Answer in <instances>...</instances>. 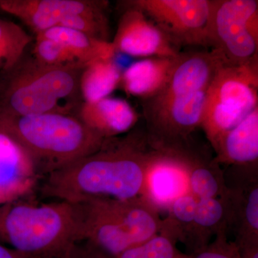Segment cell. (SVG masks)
<instances>
[{
    "mask_svg": "<svg viewBox=\"0 0 258 258\" xmlns=\"http://www.w3.org/2000/svg\"><path fill=\"white\" fill-rule=\"evenodd\" d=\"M157 156L145 129L133 128L105 139L96 152L47 174L40 192L75 205L141 198L148 169Z\"/></svg>",
    "mask_w": 258,
    "mask_h": 258,
    "instance_id": "6da1fadb",
    "label": "cell"
},
{
    "mask_svg": "<svg viewBox=\"0 0 258 258\" xmlns=\"http://www.w3.org/2000/svg\"><path fill=\"white\" fill-rule=\"evenodd\" d=\"M0 134L20 152L36 176H46L96 152L105 139L76 115L0 113Z\"/></svg>",
    "mask_w": 258,
    "mask_h": 258,
    "instance_id": "7a4b0ae2",
    "label": "cell"
},
{
    "mask_svg": "<svg viewBox=\"0 0 258 258\" xmlns=\"http://www.w3.org/2000/svg\"><path fill=\"white\" fill-rule=\"evenodd\" d=\"M83 241L79 205L19 198L0 205V244L25 258H61Z\"/></svg>",
    "mask_w": 258,
    "mask_h": 258,
    "instance_id": "3957f363",
    "label": "cell"
},
{
    "mask_svg": "<svg viewBox=\"0 0 258 258\" xmlns=\"http://www.w3.org/2000/svg\"><path fill=\"white\" fill-rule=\"evenodd\" d=\"M84 69L57 67L23 57L0 74V113L76 115L84 103L81 90Z\"/></svg>",
    "mask_w": 258,
    "mask_h": 258,
    "instance_id": "277c9868",
    "label": "cell"
},
{
    "mask_svg": "<svg viewBox=\"0 0 258 258\" xmlns=\"http://www.w3.org/2000/svg\"><path fill=\"white\" fill-rule=\"evenodd\" d=\"M83 241L105 258H115L160 232L159 213L143 199L80 204Z\"/></svg>",
    "mask_w": 258,
    "mask_h": 258,
    "instance_id": "5b68a950",
    "label": "cell"
},
{
    "mask_svg": "<svg viewBox=\"0 0 258 258\" xmlns=\"http://www.w3.org/2000/svg\"><path fill=\"white\" fill-rule=\"evenodd\" d=\"M257 107L258 60L224 64L209 86L201 123L212 149Z\"/></svg>",
    "mask_w": 258,
    "mask_h": 258,
    "instance_id": "8992f818",
    "label": "cell"
},
{
    "mask_svg": "<svg viewBox=\"0 0 258 258\" xmlns=\"http://www.w3.org/2000/svg\"><path fill=\"white\" fill-rule=\"evenodd\" d=\"M208 47L220 52L226 64L258 60V1L212 0Z\"/></svg>",
    "mask_w": 258,
    "mask_h": 258,
    "instance_id": "52a82bcc",
    "label": "cell"
},
{
    "mask_svg": "<svg viewBox=\"0 0 258 258\" xmlns=\"http://www.w3.org/2000/svg\"><path fill=\"white\" fill-rule=\"evenodd\" d=\"M179 47L208 49L212 0H130Z\"/></svg>",
    "mask_w": 258,
    "mask_h": 258,
    "instance_id": "ba28073f",
    "label": "cell"
},
{
    "mask_svg": "<svg viewBox=\"0 0 258 258\" xmlns=\"http://www.w3.org/2000/svg\"><path fill=\"white\" fill-rule=\"evenodd\" d=\"M225 201L237 247L258 244V164L228 166L224 171Z\"/></svg>",
    "mask_w": 258,
    "mask_h": 258,
    "instance_id": "9c48e42d",
    "label": "cell"
},
{
    "mask_svg": "<svg viewBox=\"0 0 258 258\" xmlns=\"http://www.w3.org/2000/svg\"><path fill=\"white\" fill-rule=\"evenodd\" d=\"M123 4L125 10L111 42L115 53L147 57H175L181 53V47L142 10Z\"/></svg>",
    "mask_w": 258,
    "mask_h": 258,
    "instance_id": "30bf717a",
    "label": "cell"
},
{
    "mask_svg": "<svg viewBox=\"0 0 258 258\" xmlns=\"http://www.w3.org/2000/svg\"><path fill=\"white\" fill-rule=\"evenodd\" d=\"M108 6L101 0H0V9L16 17L35 35L60 24L70 17Z\"/></svg>",
    "mask_w": 258,
    "mask_h": 258,
    "instance_id": "8fae6325",
    "label": "cell"
},
{
    "mask_svg": "<svg viewBox=\"0 0 258 258\" xmlns=\"http://www.w3.org/2000/svg\"><path fill=\"white\" fill-rule=\"evenodd\" d=\"M159 152L183 166L189 177L190 192L198 200L225 195V174L221 166L211 157L208 148L199 145L193 138Z\"/></svg>",
    "mask_w": 258,
    "mask_h": 258,
    "instance_id": "7c38bea8",
    "label": "cell"
},
{
    "mask_svg": "<svg viewBox=\"0 0 258 258\" xmlns=\"http://www.w3.org/2000/svg\"><path fill=\"white\" fill-rule=\"evenodd\" d=\"M189 194V177L183 166L158 152L148 169L141 198L160 213L167 212L177 199Z\"/></svg>",
    "mask_w": 258,
    "mask_h": 258,
    "instance_id": "4fadbf2b",
    "label": "cell"
},
{
    "mask_svg": "<svg viewBox=\"0 0 258 258\" xmlns=\"http://www.w3.org/2000/svg\"><path fill=\"white\" fill-rule=\"evenodd\" d=\"M76 116L105 139L128 133L139 120L138 113L128 102L109 97L84 102Z\"/></svg>",
    "mask_w": 258,
    "mask_h": 258,
    "instance_id": "5bb4252c",
    "label": "cell"
},
{
    "mask_svg": "<svg viewBox=\"0 0 258 258\" xmlns=\"http://www.w3.org/2000/svg\"><path fill=\"white\" fill-rule=\"evenodd\" d=\"M213 150L220 166L258 164V107L224 134Z\"/></svg>",
    "mask_w": 258,
    "mask_h": 258,
    "instance_id": "9a60e30c",
    "label": "cell"
},
{
    "mask_svg": "<svg viewBox=\"0 0 258 258\" xmlns=\"http://www.w3.org/2000/svg\"><path fill=\"white\" fill-rule=\"evenodd\" d=\"M177 57H147L137 61L122 73L120 84L131 96L142 101L148 99L164 86Z\"/></svg>",
    "mask_w": 258,
    "mask_h": 258,
    "instance_id": "2e32d148",
    "label": "cell"
},
{
    "mask_svg": "<svg viewBox=\"0 0 258 258\" xmlns=\"http://www.w3.org/2000/svg\"><path fill=\"white\" fill-rule=\"evenodd\" d=\"M36 36L59 42L80 67H87L97 60L113 59L116 55L111 41H103L83 33L64 28L54 27L37 34Z\"/></svg>",
    "mask_w": 258,
    "mask_h": 258,
    "instance_id": "e0dca14e",
    "label": "cell"
},
{
    "mask_svg": "<svg viewBox=\"0 0 258 258\" xmlns=\"http://www.w3.org/2000/svg\"><path fill=\"white\" fill-rule=\"evenodd\" d=\"M35 177L18 149L0 134V205L21 198Z\"/></svg>",
    "mask_w": 258,
    "mask_h": 258,
    "instance_id": "ac0fdd59",
    "label": "cell"
},
{
    "mask_svg": "<svg viewBox=\"0 0 258 258\" xmlns=\"http://www.w3.org/2000/svg\"><path fill=\"white\" fill-rule=\"evenodd\" d=\"M198 199L184 195L176 200L167 210V216L161 221V233L170 237L176 243L184 244L187 254H194L195 244V211Z\"/></svg>",
    "mask_w": 258,
    "mask_h": 258,
    "instance_id": "d6986e66",
    "label": "cell"
},
{
    "mask_svg": "<svg viewBox=\"0 0 258 258\" xmlns=\"http://www.w3.org/2000/svg\"><path fill=\"white\" fill-rule=\"evenodd\" d=\"M195 222L196 244L195 253H197L212 242V237L222 233L228 235V214L223 199L198 200Z\"/></svg>",
    "mask_w": 258,
    "mask_h": 258,
    "instance_id": "ffe728a7",
    "label": "cell"
},
{
    "mask_svg": "<svg viewBox=\"0 0 258 258\" xmlns=\"http://www.w3.org/2000/svg\"><path fill=\"white\" fill-rule=\"evenodd\" d=\"M121 74L114 58L97 60L88 64L81 78L84 102L99 101L108 97L120 84Z\"/></svg>",
    "mask_w": 258,
    "mask_h": 258,
    "instance_id": "44dd1931",
    "label": "cell"
},
{
    "mask_svg": "<svg viewBox=\"0 0 258 258\" xmlns=\"http://www.w3.org/2000/svg\"><path fill=\"white\" fill-rule=\"evenodd\" d=\"M31 41L32 37L18 24L0 19V74L18 64Z\"/></svg>",
    "mask_w": 258,
    "mask_h": 258,
    "instance_id": "7402d4cb",
    "label": "cell"
},
{
    "mask_svg": "<svg viewBox=\"0 0 258 258\" xmlns=\"http://www.w3.org/2000/svg\"><path fill=\"white\" fill-rule=\"evenodd\" d=\"M176 242L164 234L159 233L132 247L134 258H181L183 252L176 248Z\"/></svg>",
    "mask_w": 258,
    "mask_h": 258,
    "instance_id": "603a6c76",
    "label": "cell"
},
{
    "mask_svg": "<svg viewBox=\"0 0 258 258\" xmlns=\"http://www.w3.org/2000/svg\"><path fill=\"white\" fill-rule=\"evenodd\" d=\"M181 258H240V250L227 233L217 235L203 250L195 254L183 253Z\"/></svg>",
    "mask_w": 258,
    "mask_h": 258,
    "instance_id": "cb8c5ba5",
    "label": "cell"
},
{
    "mask_svg": "<svg viewBox=\"0 0 258 258\" xmlns=\"http://www.w3.org/2000/svg\"><path fill=\"white\" fill-rule=\"evenodd\" d=\"M61 258H105L83 242H78Z\"/></svg>",
    "mask_w": 258,
    "mask_h": 258,
    "instance_id": "d4e9b609",
    "label": "cell"
},
{
    "mask_svg": "<svg viewBox=\"0 0 258 258\" xmlns=\"http://www.w3.org/2000/svg\"><path fill=\"white\" fill-rule=\"evenodd\" d=\"M239 248V247H238ZM240 258H258V244L240 247Z\"/></svg>",
    "mask_w": 258,
    "mask_h": 258,
    "instance_id": "484cf974",
    "label": "cell"
},
{
    "mask_svg": "<svg viewBox=\"0 0 258 258\" xmlns=\"http://www.w3.org/2000/svg\"><path fill=\"white\" fill-rule=\"evenodd\" d=\"M0 258H25L14 249L0 244Z\"/></svg>",
    "mask_w": 258,
    "mask_h": 258,
    "instance_id": "4316f807",
    "label": "cell"
}]
</instances>
